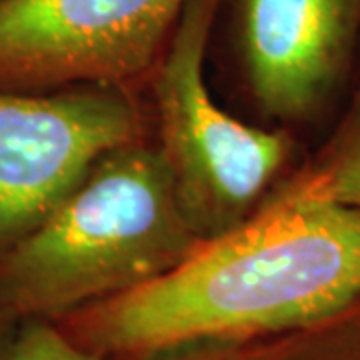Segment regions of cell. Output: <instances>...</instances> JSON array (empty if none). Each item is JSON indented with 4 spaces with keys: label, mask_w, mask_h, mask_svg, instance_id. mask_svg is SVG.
Returning <instances> with one entry per match:
<instances>
[{
    "label": "cell",
    "mask_w": 360,
    "mask_h": 360,
    "mask_svg": "<svg viewBox=\"0 0 360 360\" xmlns=\"http://www.w3.org/2000/svg\"><path fill=\"white\" fill-rule=\"evenodd\" d=\"M0 360H104L77 347L68 336L44 319L20 321L0 350Z\"/></svg>",
    "instance_id": "cell-9"
},
{
    "label": "cell",
    "mask_w": 360,
    "mask_h": 360,
    "mask_svg": "<svg viewBox=\"0 0 360 360\" xmlns=\"http://www.w3.org/2000/svg\"><path fill=\"white\" fill-rule=\"evenodd\" d=\"M274 188L300 198L360 208V63L330 129Z\"/></svg>",
    "instance_id": "cell-7"
},
{
    "label": "cell",
    "mask_w": 360,
    "mask_h": 360,
    "mask_svg": "<svg viewBox=\"0 0 360 360\" xmlns=\"http://www.w3.org/2000/svg\"><path fill=\"white\" fill-rule=\"evenodd\" d=\"M104 360H246L245 348L238 342L222 340H200L179 347L160 348L142 354H127Z\"/></svg>",
    "instance_id": "cell-10"
},
{
    "label": "cell",
    "mask_w": 360,
    "mask_h": 360,
    "mask_svg": "<svg viewBox=\"0 0 360 360\" xmlns=\"http://www.w3.org/2000/svg\"><path fill=\"white\" fill-rule=\"evenodd\" d=\"M16 324H18V322L13 321V319L2 310V307H0V350L6 347V342H8V338L13 336Z\"/></svg>",
    "instance_id": "cell-11"
},
{
    "label": "cell",
    "mask_w": 360,
    "mask_h": 360,
    "mask_svg": "<svg viewBox=\"0 0 360 360\" xmlns=\"http://www.w3.org/2000/svg\"><path fill=\"white\" fill-rule=\"evenodd\" d=\"M359 63L360 0H219L206 65L246 122L321 139Z\"/></svg>",
    "instance_id": "cell-4"
},
{
    "label": "cell",
    "mask_w": 360,
    "mask_h": 360,
    "mask_svg": "<svg viewBox=\"0 0 360 360\" xmlns=\"http://www.w3.org/2000/svg\"><path fill=\"white\" fill-rule=\"evenodd\" d=\"M243 348L246 360H360V295L304 326Z\"/></svg>",
    "instance_id": "cell-8"
},
{
    "label": "cell",
    "mask_w": 360,
    "mask_h": 360,
    "mask_svg": "<svg viewBox=\"0 0 360 360\" xmlns=\"http://www.w3.org/2000/svg\"><path fill=\"white\" fill-rule=\"evenodd\" d=\"M191 0H0V90L146 86Z\"/></svg>",
    "instance_id": "cell-6"
},
{
    "label": "cell",
    "mask_w": 360,
    "mask_h": 360,
    "mask_svg": "<svg viewBox=\"0 0 360 360\" xmlns=\"http://www.w3.org/2000/svg\"><path fill=\"white\" fill-rule=\"evenodd\" d=\"M205 243L155 139L129 142L101 156L37 231L0 255V307L16 322L54 321L155 281Z\"/></svg>",
    "instance_id": "cell-2"
},
{
    "label": "cell",
    "mask_w": 360,
    "mask_h": 360,
    "mask_svg": "<svg viewBox=\"0 0 360 360\" xmlns=\"http://www.w3.org/2000/svg\"><path fill=\"white\" fill-rule=\"evenodd\" d=\"M146 139V86L0 90V255L37 231L101 156Z\"/></svg>",
    "instance_id": "cell-5"
},
{
    "label": "cell",
    "mask_w": 360,
    "mask_h": 360,
    "mask_svg": "<svg viewBox=\"0 0 360 360\" xmlns=\"http://www.w3.org/2000/svg\"><path fill=\"white\" fill-rule=\"evenodd\" d=\"M360 295V208L272 188L236 229L180 266L54 324L101 359L200 340L246 345Z\"/></svg>",
    "instance_id": "cell-1"
},
{
    "label": "cell",
    "mask_w": 360,
    "mask_h": 360,
    "mask_svg": "<svg viewBox=\"0 0 360 360\" xmlns=\"http://www.w3.org/2000/svg\"><path fill=\"white\" fill-rule=\"evenodd\" d=\"M219 0H191L146 82L153 139L194 232L212 240L245 222L309 150L217 103L206 52Z\"/></svg>",
    "instance_id": "cell-3"
}]
</instances>
